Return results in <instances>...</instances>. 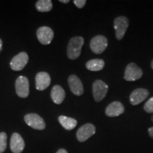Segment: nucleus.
<instances>
[{
    "label": "nucleus",
    "instance_id": "obj_4",
    "mask_svg": "<svg viewBox=\"0 0 153 153\" xmlns=\"http://www.w3.org/2000/svg\"><path fill=\"white\" fill-rule=\"evenodd\" d=\"M143 74V70L135 63L131 62L126 67L125 74H124V79L128 82L136 81L142 77Z\"/></svg>",
    "mask_w": 153,
    "mask_h": 153
},
{
    "label": "nucleus",
    "instance_id": "obj_23",
    "mask_svg": "<svg viewBox=\"0 0 153 153\" xmlns=\"http://www.w3.org/2000/svg\"><path fill=\"white\" fill-rule=\"evenodd\" d=\"M148 133L150 136L153 138V127H150V128L148 129Z\"/></svg>",
    "mask_w": 153,
    "mask_h": 153
},
{
    "label": "nucleus",
    "instance_id": "obj_15",
    "mask_svg": "<svg viewBox=\"0 0 153 153\" xmlns=\"http://www.w3.org/2000/svg\"><path fill=\"white\" fill-rule=\"evenodd\" d=\"M106 114L108 117H116L123 114L125 111L123 105L119 101H114L111 103L106 108Z\"/></svg>",
    "mask_w": 153,
    "mask_h": 153
},
{
    "label": "nucleus",
    "instance_id": "obj_3",
    "mask_svg": "<svg viewBox=\"0 0 153 153\" xmlns=\"http://www.w3.org/2000/svg\"><path fill=\"white\" fill-rule=\"evenodd\" d=\"M114 29L116 31V37L118 40H121L125 36L126 30L129 25L128 19L126 16H118L115 19Z\"/></svg>",
    "mask_w": 153,
    "mask_h": 153
},
{
    "label": "nucleus",
    "instance_id": "obj_22",
    "mask_svg": "<svg viewBox=\"0 0 153 153\" xmlns=\"http://www.w3.org/2000/svg\"><path fill=\"white\" fill-rule=\"evenodd\" d=\"M86 2H87L86 0H74V4L79 9L83 8L86 4Z\"/></svg>",
    "mask_w": 153,
    "mask_h": 153
},
{
    "label": "nucleus",
    "instance_id": "obj_2",
    "mask_svg": "<svg viewBox=\"0 0 153 153\" xmlns=\"http://www.w3.org/2000/svg\"><path fill=\"white\" fill-rule=\"evenodd\" d=\"M108 90V85L102 80H96L92 86V92L94 100L97 102L102 101Z\"/></svg>",
    "mask_w": 153,
    "mask_h": 153
},
{
    "label": "nucleus",
    "instance_id": "obj_14",
    "mask_svg": "<svg viewBox=\"0 0 153 153\" xmlns=\"http://www.w3.org/2000/svg\"><path fill=\"white\" fill-rule=\"evenodd\" d=\"M68 84L70 90L74 95L81 96L84 93V87L81 80L76 75L72 74L68 78Z\"/></svg>",
    "mask_w": 153,
    "mask_h": 153
},
{
    "label": "nucleus",
    "instance_id": "obj_18",
    "mask_svg": "<svg viewBox=\"0 0 153 153\" xmlns=\"http://www.w3.org/2000/svg\"><path fill=\"white\" fill-rule=\"evenodd\" d=\"M104 61L101 59H93L86 63V68H87V70L93 72L100 71L104 69Z\"/></svg>",
    "mask_w": 153,
    "mask_h": 153
},
{
    "label": "nucleus",
    "instance_id": "obj_24",
    "mask_svg": "<svg viewBox=\"0 0 153 153\" xmlns=\"http://www.w3.org/2000/svg\"><path fill=\"white\" fill-rule=\"evenodd\" d=\"M56 153H68V151L66 150H65V149H60V150H58V151Z\"/></svg>",
    "mask_w": 153,
    "mask_h": 153
},
{
    "label": "nucleus",
    "instance_id": "obj_28",
    "mask_svg": "<svg viewBox=\"0 0 153 153\" xmlns=\"http://www.w3.org/2000/svg\"><path fill=\"white\" fill-rule=\"evenodd\" d=\"M151 120H152V121L153 122V115L152 116V117H151Z\"/></svg>",
    "mask_w": 153,
    "mask_h": 153
},
{
    "label": "nucleus",
    "instance_id": "obj_20",
    "mask_svg": "<svg viewBox=\"0 0 153 153\" xmlns=\"http://www.w3.org/2000/svg\"><path fill=\"white\" fill-rule=\"evenodd\" d=\"M7 135L4 132L0 133V153H2L7 149Z\"/></svg>",
    "mask_w": 153,
    "mask_h": 153
},
{
    "label": "nucleus",
    "instance_id": "obj_5",
    "mask_svg": "<svg viewBox=\"0 0 153 153\" xmlns=\"http://www.w3.org/2000/svg\"><path fill=\"white\" fill-rule=\"evenodd\" d=\"M108 46V40L104 36H94L90 41V48L95 54H101Z\"/></svg>",
    "mask_w": 153,
    "mask_h": 153
},
{
    "label": "nucleus",
    "instance_id": "obj_21",
    "mask_svg": "<svg viewBox=\"0 0 153 153\" xmlns=\"http://www.w3.org/2000/svg\"><path fill=\"white\" fill-rule=\"evenodd\" d=\"M144 110L148 114L153 113V97H151L144 105Z\"/></svg>",
    "mask_w": 153,
    "mask_h": 153
},
{
    "label": "nucleus",
    "instance_id": "obj_10",
    "mask_svg": "<svg viewBox=\"0 0 153 153\" xmlns=\"http://www.w3.org/2000/svg\"><path fill=\"white\" fill-rule=\"evenodd\" d=\"M37 37L40 43L43 45H48L53 41L54 33L50 27L42 26L37 30Z\"/></svg>",
    "mask_w": 153,
    "mask_h": 153
},
{
    "label": "nucleus",
    "instance_id": "obj_19",
    "mask_svg": "<svg viewBox=\"0 0 153 153\" xmlns=\"http://www.w3.org/2000/svg\"><path fill=\"white\" fill-rule=\"evenodd\" d=\"M36 9L40 12H48L53 8V3L51 0H39L36 4Z\"/></svg>",
    "mask_w": 153,
    "mask_h": 153
},
{
    "label": "nucleus",
    "instance_id": "obj_9",
    "mask_svg": "<svg viewBox=\"0 0 153 153\" xmlns=\"http://www.w3.org/2000/svg\"><path fill=\"white\" fill-rule=\"evenodd\" d=\"M28 62V55L22 52L14 56L10 62V67L14 71H21L25 68Z\"/></svg>",
    "mask_w": 153,
    "mask_h": 153
},
{
    "label": "nucleus",
    "instance_id": "obj_13",
    "mask_svg": "<svg viewBox=\"0 0 153 153\" xmlns=\"http://www.w3.org/2000/svg\"><path fill=\"white\" fill-rule=\"evenodd\" d=\"M51 79L49 74L45 72H38L36 76V89L39 91L45 90L51 85Z\"/></svg>",
    "mask_w": 153,
    "mask_h": 153
},
{
    "label": "nucleus",
    "instance_id": "obj_26",
    "mask_svg": "<svg viewBox=\"0 0 153 153\" xmlns=\"http://www.w3.org/2000/svg\"><path fill=\"white\" fill-rule=\"evenodd\" d=\"M1 48H2V41L0 39V51H1Z\"/></svg>",
    "mask_w": 153,
    "mask_h": 153
},
{
    "label": "nucleus",
    "instance_id": "obj_7",
    "mask_svg": "<svg viewBox=\"0 0 153 153\" xmlns=\"http://www.w3.org/2000/svg\"><path fill=\"white\" fill-rule=\"evenodd\" d=\"M17 95L21 98H26L29 95V82L26 76H20L15 83Z\"/></svg>",
    "mask_w": 153,
    "mask_h": 153
},
{
    "label": "nucleus",
    "instance_id": "obj_25",
    "mask_svg": "<svg viewBox=\"0 0 153 153\" xmlns=\"http://www.w3.org/2000/svg\"><path fill=\"white\" fill-rule=\"evenodd\" d=\"M60 2L64 3V4H67V3L70 2V1H69V0H60Z\"/></svg>",
    "mask_w": 153,
    "mask_h": 153
},
{
    "label": "nucleus",
    "instance_id": "obj_8",
    "mask_svg": "<svg viewBox=\"0 0 153 153\" xmlns=\"http://www.w3.org/2000/svg\"><path fill=\"white\" fill-rule=\"evenodd\" d=\"M96 133L95 126L91 123H86L78 129L76 138L79 142H85Z\"/></svg>",
    "mask_w": 153,
    "mask_h": 153
},
{
    "label": "nucleus",
    "instance_id": "obj_17",
    "mask_svg": "<svg viewBox=\"0 0 153 153\" xmlns=\"http://www.w3.org/2000/svg\"><path fill=\"white\" fill-rule=\"evenodd\" d=\"M58 120L62 127L68 131H71L74 129L77 125V121L74 118L68 117L65 116H59Z\"/></svg>",
    "mask_w": 153,
    "mask_h": 153
},
{
    "label": "nucleus",
    "instance_id": "obj_6",
    "mask_svg": "<svg viewBox=\"0 0 153 153\" xmlns=\"http://www.w3.org/2000/svg\"><path fill=\"white\" fill-rule=\"evenodd\" d=\"M26 123L32 128L42 131L45 128V123L43 118L36 114H26L24 117Z\"/></svg>",
    "mask_w": 153,
    "mask_h": 153
},
{
    "label": "nucleus",
    "instance_id": "obj_27",
    "mask_svg": "<svg viewBox=\"0 0 153 153\" xmlns=\"http://www.w3.org/2000/svg\"><path fill=\"white\" fill-rule=\"evenodd\" d=\"M151 68L153 69V60L152 61V62H151Z\"/></svg>",
    "mask_w": 153,
    "mask_h": 153
},
{
    "label": "nucleus",
    "instance_id": "obj_1",
    "mask_svg": "<svg viewBox=\"0 0 153 153\" xmlns=\"http://www.w3.org/2000/svg\"><path fill=\"white\" fill-rule=\"evenodd\" d=\"M83 44L84 38L81 36H76L70 39L67 49V54L70 60H76L80 56Z\"/></svg>",
    "mask_w": 153,
    "mask_h": 153
},
{
    "label": "nucleus",
    "instance_id": "obj_12",
    "mask_svg": "<svg viewBox=\"0 0 153 153\" xmlns=\"http://www.w3.org/2000/svg\"><path fill=\"white\" fill-rule=\"evenodd\" d=\"M25 148V143L20 134L13 133L10 140V149L13 153H21Z\"/></svg>",
    "mask_w": 153,
    "mask_h": 153
},
{
    "label": "nucleus",
    "instance_id": "obj_11",
    "mask_svg": "<svg viewBox=\"0 0 153 153\" xmlns=\"http://www.w3.org/2000/svg\"><path fill=\"white\" fill-rule=\"evenodd\" d=\"M148 96L149 91L148 89H143V88H138V89H135L130 96L131 104L133 106L138 105L148 98Z\"/></svg>",
    "mask_w": 153,
    "mask_h": 153
},
{
    "label": "nucleus",
    "instance_id": "obj_16",
    "mask_svg": "<svg viewBox=\"0 0 153 153\" xmlns=\"http://www.w3.org/2000/svg\"><path fill=\"white\" fill-rule=\"evenodd\" d=\"M51 98L53 102L56 104H62V101L65 98V90L60 85H55L51 90Z\"/></svg>",
    "mask_w": 153,
    "mask_h": 153
}]
</instances>
